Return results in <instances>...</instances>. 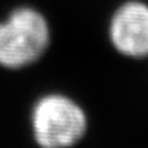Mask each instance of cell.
<instances>
[{
    "instance_id": "obj_1",
    "label": "cell",
    "mask_w": 148,
    "mask_h": 148,
    "mask_svg": "<svg viewBox=\"0 0 148 148\" xmlns=\"http://www.w3.org/2000/svg\"><path fill=\"white\" fill-rule=\"evenodd\" d=\"M49 27L33 8H18L0 23V65L18 69L40 59L49 44Z\"/></svg>"
},
{
    "instance_id": "obj_2",
    "label": "cell",
    "mask_w": 148,
    "mask_h": 148,
    "mask_svg": "<svg viewBox=\"0 0 148 148\" xmlns=\"http://www.w3.org/2000/svg\"><path fill=\"white\" fill-rule=\"evenodd\" d=\"M31 125L34 138L42 148H69L84 135L87 117L72 99L51 94L35 104Z\"/></svg>"
},
{
    "instance_id": "obj_3",
    "label": "cell",
    "mask_w": 148,
    "mask_h": 148,
    "mask_svg": "<svg viewBox=\"0 0 148 148\" xmlns=\"http://www.w3.org/2000/svg\"><path fill=\"white\" fill-rule=\"evenodd\" d=\"M109 38L113 47L127 57L148 56V5L140 1H127L113 14L109 25Z\"/></svg>"
}]
</instances>
